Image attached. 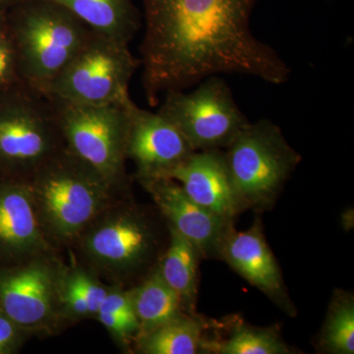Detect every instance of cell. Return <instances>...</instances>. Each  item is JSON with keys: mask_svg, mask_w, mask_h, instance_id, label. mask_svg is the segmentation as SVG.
<instances>
[{"mask_svg": "<svg viewBox=\"0 0 354 354\" xmlns=\"http://www.w3.org/2000/svg\"><path fill=\"white\" fill-rule=\"evenodd\" d=\"M256 2L142 0L145 32L139 59L149 104L158 106L167 92L218 74L252 76L272 85L288 82V64L251 31Z\"/></svg>", "mask_w": 354, "mask_h": 354, "instance_id": "cell-1", "label": "cell"}, {"mask_svg": "<svg viewBox=\"0 0 354 354\" xmlns=\"http://www.w3.org/2000/svg\"><path fill=\"white\" fill-rule=\"evenodd\" d=\"M162 248L160 221L128 195L100 214L70 247L77 264L106 285L124 288L137 285L157 267Z\"/></svg>", "mask_w": 354, "mask_h": 354, "instance_id": "cell-2", "label": "cell"}, {"mask_svg": "<svg viewBox=\"0 0 354 354\" xmlns=\"http://www.w3.org/2000/svg\"><path fill=\"white\" fill-rule=\"evenodd\" d=\"M39 221L55 248L79 234L116 200L127 196L64 148L28 179Z\"/></svg>", "mask_w": 354, "mask_h": 354, "instance_id": "cell-3", "label": "cell"}, {"mask_svg": "<svg viewBox=\"0 0 354 354\" xmlns=\"http://www.w3.org/2000/svg\"><path fill=\"white\" fill-rule=\"evenodd\" d=\"M21 80L44 93L94 31L64 7L23 0L6 13Z\"/></svg>", "mask_w": 354, "mask_h": 354, "instance_id": "cell-4", "label": "cell"}, {"mask_svg": "<svg viewBox=\"0 0 354 354\" xmlns=\"http://www.w3.org/2000/svg\"><path fill=\"white\" fill-rule=\"evenodd\" d=\"M64 148L48 95L24 82L0 93V178L28 180Z\"/></svg>", "mask_w": 354, "mask_h": 354, "instance_id": "cell-5", "label": "cell"}, {"mask_svg": "<svg viewBox=\"0 0 354 354\" xmlns=\"http://www.w3.org/2000/svg\"><path fill=\"white\" fill-rule=\"evenodd\" d=\"M228 171L242 208H264L276 199L301 157L269 120L248 125L225 148Z\"/></svg>", "mask_w": 354, "mask_h": 354, "instance_id": "cell-6", "label": "cell"}, {"mask_svg": "<svg viewBox=\"0 0 354 354\" xmlns=\"http://www.w3.org/2000/svg\"><path fill=\"white\" fill-rule=\"evenodd\" d=\"M127 97L102 106L70 104L50 97L55 104L65 148L125 193L129 187Z\"/></svg>", "mask_w": 354, "mask_h": 354, "instance_id": "cell-7", "label": "cell"}, {"mask_svg": "<svg viewBox=\"0 0 354 354\" xmlns=\"http://www.w3.org/2000/svg\"><path fill=\"white\" fill-rule=\"evenodd\" d=\"M141 65L129 44L93 32L44 94L57 101L102 106L129 95V84Z\"/></svg>", "mask_w": 354, "mask_h": 354, "instance_id": "cell-8", "label": "cell"}, {"mask_svg": "<svg viewBox=\"0 0 354 354\" xmlns=\"http://www.w3.org/2000/svg\"><path fill=\"white\" fill-rule=\"evenodd\" d=\"M66 264L58 250L0 265V313L35 335L66 327L62 314V279Z\"/></svg>", "mask_w": 354, "mask_h": 354, "instance_id": "cell-9", "label": "cell"}, {"mask_svg": "<svg viewBox=\"0 0 354 354\" xmlns=\"http://www.w3.org/2000/svg\"><path fill=\"white\" fill-rule=\"evenodd\" d=\"M157 113L180 131L195 152L227 148L250 123L232 88L218 75L204 79L191 92H167Z\"/></svg>", "mask_w": 354, "mask_h": 354, "instance_id": "cell-10", "label": "cell"}, {"mask_svg": "<svg viewBox=\"0 0 354 354\" xmlns=\"http://www.w3.org/2000/svg\"><path fill=\"white\" fill-rule=\"evenodd\" d=\"M127 114V160H132L139 183L167 178L195 152L172 123L158 113L137 106L130 95L124 100Z\"/></svg>", "mask_w": 354, "mask_h": 354, "instance_id": "cell-11", "label": "cell"}, {"mask_svg": "<svg viewBox=\"0 0 354 354\" xmlns=\"http://www.w3.org/2000/svg\"><path fill=\"white\" fill-rule=\"evenodd\" d=\"M140 183L151 195L167 225L187 239L201 256L220 255L221 244L232 227V221L193 201L174 179H151Z\"/></svg>", "mask_w": 354, "mask_h": 354, "instance_id": "cell-12", "label": "cell"}, {"mask_svg": "<svg viewBox=\"0 0 354 354\" xmlns=\"http://www.w3.org/2000/svg\"><path fill=\"white\" fill-rule=\"evenodd\" d=\"M55 250L39 223L27 180L0 178V265Z\"/></svg>", "mask_w": 354, "mask_h": 354, "instance_id": "cell-13", "label": "cell"}, {"mask_svg": "<svg viewBox=\"0 0 354 354\" xmlns=\"http://www.w3.org/2000/svg\"><path fill=\"white\" fill-rule=\"evenodd\" d=\"M193 200L216 215L232 221L242 205L221 150L194 152L167 176Z\"/></svg>", "mask_w": 354, "mask_h": 354, "instance_id": "cell-14", "label": "cell"}, {"mask_svg": "<svg viewBox=\"0 0 354 354\" xmlns=\"http://www.w3.org/2000/svg\"><path fill=\"white\" fill-rule=\"evenodd\" d=\"M220 256L248 283L259 288L288 313L293 312L276 258L266 242L259 221L245 232L230 228Z\"/></svg>", "mask_w": 354, "mask_h": 354, "instance_id": "cell-15", "label": "cell"}, {"mask_svg": "<svg viewBox=\"0 0 354 354\" xmlns=\"http://www.w3.org/2000/svg\"><path fill=\"white\" fill-rule=\"evenodd\" d=\"M64 7L92 31L130 44L141 27L132 0H46Z\"/></svg>", "mask_w": 354, "mask_h": 354, "instance_id": "cell-16", "label": "cell"}, {"mask_svg": "<svg viewBox=\"0 0 354 354\" xmlns=\"http://www.w3.org/2000/svg\"><path fill=\"white\" fill-rule=\"evenodd\" d=\"M169 227V241L158 261L160 277L180 298L184 311L193 314L196 302L199 250L187 239Z\"/></svg>", "mask_w": 354, "mask_h": 354, "instance_id": "cell-17", "label": "cell"}, {"mask_svg": "<svg viewBox=\"0 0 354 354\" xmlns=\"http://www.w3.org/2000/svg\"><path fill=\"white\" fill-rule=\"evenodd\" d=\"M129 291L139 323V337L186 313L180 298L162 279L157 267Z\"/></svg>", "mask_w": 354, "mask_h": 354, "instance_id": "cell-18", "label": "cell"}, {"mask_svg": "<svg viewBox=\"0 0 354 354\" xmlns=\"http://www.w3.org/2000/svg\"><path fill=\"white\" fill-rule=\"evenodd\" d=\"M204 325L199 318L183 313L140 335L135 342L137 353L143 354H195L203 348Z\"/></svg>", "mask_w": 354, "mask_h": 354, "instance_id": "cell-19", "label": "cell"}, {"mask_svg": "<svg viewBox=\"0 0 354 354\" xmlns=\"http://www.w3.org/2000/svg\"><path fill=\"white\" fill-rule=\"evenodd\" d=\"M203 349L218 354H288L290 348L272 329L235 326L232 334L221 342H203Z\"/></svg>", "mask_w": 354, "mask_h": 354, "instance_id": "cell-20", "label": "cell"}, {"mask_svg": "<svg viewBox=\"0 0 354 354\" xmlns=\"http://www.w3.org/2000/svg\"><path fill=\"white\" fill-rule=\"evenodd\" d=\"M321 348L333 354L354 353V300L348 293H337L333 299L320 337Z\"/></svg>", "mask_w": 354, "mask_h": 354, "instance_id": "cell-21", "label": "cell"}, {"mask_svg": "<svg viewBox=\"0 0 354 354\" xmlns=\"http://www.w3.org/2000/svg\"><path fill=\"white\" fill-rule=\"evenodd\" d=\"M95 320L106 328L111 337L121 346L135 344L139 337L140 327L136 317H125L99 312Z\"/></svg>", "mask_w": 354, "mask_h": 354, "instance_id": "cell-22", "label": "cell"}, {"mask_svg": "<svg viewBox=\"0 0 354 354\" xmlns=\"http://www.w3.org/2000/svg\"><path fill=\"white\" fill-rule=\"evenodd\" d=\"M21 82L15 50L6 31L0 36V93Z\"/></svg>", "mask_w": 354, "mask_h": 354, "instance_id": "cell-23", "label": "cell"}, {"mask_svg": "<svg viewBox=\"0 0 354 354\" xmlns=\"http://www.w3.org/2000/svg\"><path fill=\"white\" fill-rule=\"evenodd\" d=\"M32 337L35 335L32 332L20 327L0 313V354L19 353L26 342Z\"/></svg>", "mask_w": 354, "mask_h": 354, "instance_id": "cell-24", "label": "cell"}, {"mask_svg": "<svg viewBox=\"0 0 354 354\" xmlns=\"http://www.w3.org/2000/svg\"><path fill=\"white\" fill-rule=\"evenodd\" d=\"M99 312H108V313L120 316L136 317L133 308L129 288L111 286L108 295L100 307Z\"/></svg>", "mask_w": 354, "mask_h": 354, "instance_id": "cell-25", "label": "cell"}, {"mask_svg": "<svg viewBox=\"0 0 354 354\" xmlns=\"http://www.w3.org/2000/svg\"><path fill=\"white\" fill-rule=\"evenodd\" d=\"M23 0H0V10L7 11Z\"/></svg>", "mask_w": 354, "mask_h": 354, "instance_id": "cell-26", "label": "cell"}, {"mask_svg": "<svg viewBox=\"0 0 354 354\" xmlns=\"http://www.w3.org/2000/svg\"><path fill=\"white\" fill-rule=\"evenodd\" d=\"M6 13L7 11L0 10V36L6 32Z\"/></svg>", "mask_w": 354, "mask_h": 354, "instance_id": "cell-27", "label": "cell"}]
</instances>
